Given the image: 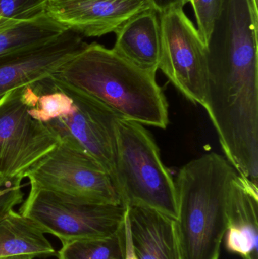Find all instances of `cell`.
Returning a JSON list of instances; mask_svg holds the SVG:
<instances>
[{"label":"cell","mask_w":258,"mask_h":259,"mask_svg":"<svg viewBox=\"0 0 258 259\" xmlns=\"http://www.w3.org/2000/svg\"><path fill=\"white\" fill-rule=\"evenodd\" d=\"M33 87L32 116L59 139L70 137L78 142L112 178L116 161L115 124L121 117L83 91L51 76Z\"/></svg>","instance_id":"3"},{"label":"cell","mask_w":258,"mask_h":259,"mask_svg":"<svg viewBox=\"0 0 258 259\" xmlns=\"http://www.w3.org/2000/svg\"><path fill=\"white\" fill-rule=\"evenodd\" d=\"M51 77L83 91L123 119L162 129L169 124L168 101L156 74L101 44H87Z\"/></svg>","instance_id":"1"},{"label":"cell","mask_w":258,"mask_h":259,"mask_svg":"<svg viewBox=\"0 0 258 259\" xmlns=\"http://www.w3.org/2000/svg\"><path fill=\"white\" fill-rule=\"evenodd\" d=\"M54 248L33 221L12 210L0 220V258L54 256Z\"/></svg>","instance_id":"14"},{"label":"cell","mask_w":258,"mask_h":259,"mask_svg":"<svg viewBox=\"0 0 258 259\" xmlns=\"http://www.w3.org/2000/svg\"><path fill=\"white\" fill-rule=\"evenodd\" d=\"M114 259H115V258H114Z\"/></svg>","instance_id":"26"},{"label":"cell","mask_w":258,"mask_h":259,"mask_svg":"<svg viewBox=\"0 0 258 259\" xmlns=\"http://www.w3.org/2000/svg\"><path fill=\"white\" fill-rule=\"evenodd\" d=\"M193 8L198 25V34L204 46H207L214 24L222 7L223 0H188Z\"/></svg>","instance_id":"18"},{"label":"cell","mask_w":258,"mask_h":259,"mask_svg":"<svg viewBox=\"0 0 258 259\" xmlns=\"http://www.w3.org/2000/svg\"><path fill=\"white\" fill-rule=\"evenodd\" d=\"M116 161L112 181L124 207H142L177 220L175 182L159 147L142 124L119 118L115 124Z\"/></svg>","instance_id":"4"},{"label":"cell","mask_w":258,"mask_h":259,"mask_svg":"<svg viewBox=\"0 0 258 259\" xmlns=\"http://www.w3.org/2000/svg\"><path fill=\"white\" fill-rule=\"evenodd\" d=\"M137 259H184L177 221L142 207H127Z\"/></svg>","instance_id":"12"},{"label":"cell","mask_w":258,"mask_h":259,"mask_svg":"<svg viewBox=\"0 0 258 259\" xmlns=\"http://www.w3.org/2000/svg\"><path fill=\"white\" fill-rule=\"evenodd\" d=\"M150 0H46L45 14L83 36L116 33L135 15L152 9Z\"/></svg>","instance_id":"10"},{"label":"cell","mask_w":258,"mask_h":259,"mask_svg":"<svg viewBox=\"0 0 258 259\" xmlns=\"http://www.w3.org/2000/svg\"><path fill=\"white\" fill-rule=\"evenodd\" d=\"M258 189L236 174L230 181L226 208L225 246L242 259H258Z\"/></svg>","instance_id":"11"},{"label":"cell","mask_w":258,"mask_h":259,"mask_svg":"<svg viewBox=\"0 0 258 259\" xmlns=\"http://www.w3.org/2000/svg\"><path fill=\"white\" fill-rule=\"evenodd\" d=\"M112 50L135 66L156 74L161 56L159 12L154 8L130 18L116 33Z\"/></svg>","instance_id":"13"},{"label":"cell","mask_w":258,"mask_h":259,"mask_svg":"<svg viewBox=\"0 0 258 259\" xmlns=\"http://www.w3.org/2000/svg\"><path fill=\"white\" fill-rule=\"evenodd\" d=\"M25 178L42 190L97 203L121 204L110 175L70 137L59 139Z\"/></svg>","instance_id":"6"},{"label":"cell","mask_w":258,"mask_h":259,"mask_svg":"<svg viewBox=\"0 0 258 259\" xmlns=\"http://www.w3.org/2000/svg\"><path fill=\"white\" fill-rule=\"evenodd\" d=\"M29 85L0 100V178L21 183L26 174L59 143L45 124L30 113Z\"/></svg>","instance_id":"7"},{"label":"cell","mask_w":258,"mask_h":259,"mask_svg":"<svg viewBox=\"0 0 258 259\" xmlns=\"http://www.w3.org/2000/svg\"><path fill=\"white\" fill-rule=\"evenodd\" d=\"M255 2H257V0H255Z\"/></svg>","instance_id":"25"},{"label":"cell","mask_w":258,"mask_h":259,"mask_svg":"<svg viewBox=\"0 0 258 259\" xmlns=\"http://www.w3.org/2000/svg\"><path fill=\"white\" fill-rule=\"evenodd\" d=\"M127 208L97 203L30 185L20 213L35 222L44 234L63 243L85 239L106 238L124 228Z\"/></svg>","instance_id":"5"},{"label":"cell","mask_w":258,"mask_h":259,"mask_svg":"<svg viewBox=\"0 0 258 259\" xmlns=\"http://www.w3.org/2000/svg\"><path fill=\"white\" fill-rule=\"evenodd\" d=\"M34 257L32 255H16V256L4 257L0 259H33Z\"/></svg>","instance_id":"24"},{"label":"cell","mask_w":258,"mask_h":259,"mask_svg":"<svg viewBox=\"0 0 258 259\" xmlns=\"http://www.w3.org/2000/svg\"><path fill=\"white\" fill-rule=\"evenodd\" d=\"M83 36L67 29L50 40L0 56V100L11 91L51 77L86 47Z\"/></svg>","instance_id":"9"},{"label":"cell","mask_w":258,"mask_h":259,"mask_svg":"<svg viewBox=\"0 0 258 259\" xmlns=\"http://www.w3.org/2000/svg\"><path fill=\"white\" fill-rule=\"evenodd\" d=\"M124 259H137L133 248L132 240L131 231H130V222L126 212L124 219Z\"/></svg>","instance_id":"20"},{"label":"cell","mask_w":258,"mask_h":259,"mask_svg":"<svg viewBox=\"0 0 258 259\" xmlns=\"http://www.w3.org/2000/svg\"><path fill=\"white\" fill-rule=\"evenodd\" d=\"M47 14L0 30V56L50 40L66 30Z\"/></svg>","instance_id":"15"},{"label":"cell","mask_w":258,"mask_h":259,"mask_svg":"<svg viewBox=\"0 0 258 259\" xmlns=\"http://www.w3.org/2000/svg\"><path fill=\"white\" fill-rule=\"evenodd\" d=\"M19 184H21V183H11L9 182V181H6V180L3 179L2 178H0V191L4 190V189L7 188V187H11V186Z\"/></svg>","instance_id":"23"},{"label":"cell","mask_w":258,"mask_h":259,"mask_svg":"<svg viewBox=\"0 0 258 259\" xmlns=\"http://www.w3.org/2000/svg\"><path fill=\"white\" fill-rule=\"evenodd\" d=\"M153 8L161 13L173 7H183L188 0H150Z\"/></svg>","instance_id":"21"},{"label":"cell","mask_w":258,"mask_h":259,"mask_svg":"<svg viewBox=\"0 0 258 259\" xmlns=\"http://www.w3.org/2000/svg\"><path fill=\"white\" fill-rule=\"evenodd\" d=\"M24 200L21 184H15L0 191V220Z\"/></svg>","instance_id":"19"},{"label":"cell","mask_w":258,"mask_h":259,"mask_svg":"<svg viewBox=\"0 0 258 259\" xmlns=\"http://www.w3.org/2000/svg\"><path fill=\"white\" fill-rule=\"evenodd\" d=\"M46 0H0V17L27 21L44 15Z\"/></svg>","instance_id":"17"},{"label":"cell","mask_w":258,"mask_h":259,"mask_svg":"<svg viewBox=\"0 0 258 259\" xmlns=\"http://www.w3.org/2000/svg\"><path fill=\"white\" fill-rule=\"evenodd\" d=\"M18 23H20L19 21H12V20L6 19V18L0 17V30L9 28V27L15 26V24H18Z\"/></svg>","instance_id":"22"},{"label":"cell","mask_w":258,"mask_h":259,"mask_svg":"<svg viewBox=\"0 0 258 259\" xmlns=\"http://www.w3.org/2000/svg\"><path fill=\"white\" fill-rule=\"evenodd\" d=\"M215 152L185 164L177 174V224L184 259H220L230 181L237 174Z\"/></svg>","instance_id":"2"},{"label":"cell","mask_w":258,"mask_h":259,"mask_svg":"<svg viewBox=\"0 0 258 259\" xmlns=\"http://www.w3.org/2000/svg\"><path fill=\"white\" fill-rule=\"evenodd\" d=\"M124 228L106 238L73 240L62 244L59 259H124Z\"/></svg>","instance_id":"16"},{"label":"cell","mask_w":258,"mask_h":259,"mask_svg":"<svg viewBox=\"0 0 258 259\" xmlns=\"http://www.w3.org/2000/svg\"><path fill=\"white\" fill-rule=\"evenodd\" d=\"M159 21V69L188 100L204 106L207 86V51L196 27L183 7H173L161 12Z\"/></svg>","instance_id":"8"}]
</instances>
